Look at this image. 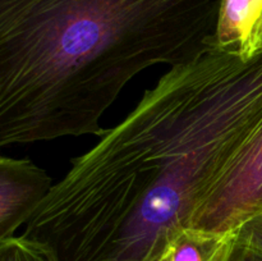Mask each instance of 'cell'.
<instances>
[{
  "label": "cell",
  "mask_w": 262,
  "mask_h": 261,
  "mask_svg": "<svg viewBox=\"0 0 262 261\" xmlns=\"http://www.w3.org/2000/svg\"><path fill=\"white\" fill-rule=\"evenodd\" d=\"M262 122V48L217 44L171 67L132 112L71 161L26 223L61 261H151Z\"/></svg>",
  "instance_id": "1"
},
{
  "label": "cell",
  "mask_w": 262,
  "mask_h": 261,
  "mask_svg": "<svg viewBox=\"0 0 262 261\" xmlns=\"http://www.w3.org/2000/svg\"><path fill=\"white\" fill-rule=\"evenodd\" d=\"M151 261H170V245Z\"/></svg>",
  "instance_id": "10"
},
{
  "label": "cell",
  "mask_w": 262,
  "mask_h": 261,
  "mask_svg": "<svg viewBox=\"0 0 262 261\" xmlns=\"http://www.w3.org/2000/svg\"><path fill=\"white\" fill-rule=\"evenodd\" d=\"M262 212V122L192 216L189 228L237 232Z\"/></svg>",
  "instance_id": "3"
},
{
  "label": "cell",
  "mask_w": 262,
  "mask_h": 261,
  "mask_svg": "<svg viewBox=\"0 0 262 261\" xmlns=\"http://www.w3.org/2000/svg\"><path fill=\"white\" fill-rule=\"evenodd\" d=\"M238 241L262 255V212L243 223L238 229Z\"/></svg>",
  "instance_id": "8"
},
{
  "label": "cell",
  "mask_w": 262,
  "mask_h": 261,
  "mask_svg": "<svg viewBox=\"0 0 262 261\" xmlns=\"http://www.w3.org/2000/svg\"><path fill=\"white\" fill-rule=\"evenodd\" d=\"M223 0H0V146L102 135L141 72L216 44Z\"/></svg>",
  "instance_id": "2"
},
{
  "label": "cell",
  "mask_w": 262,
  "mask_h": 261,
  "mask_svg": "<svg viewBox=\"0 0 262 261\" xmlns=\"http://www.w3.org/2000/svg\"><path fill=\"white\" fill-rule=\"evenodd\" d=\"M0 261H61L48 243L22 234L0 240Z\"/></svg>",
  "instance_id": "7"
},
{
  "label": "cell",
  "mask_w": 262,
  "mask_h": 261,
  "mask_svg": "<svg viewBox=\"0 0 262 261\" xmlns=\"http://www.w3.org/2000/svg\"><path fill=\"white\" fill-rule=\"evenodd\" d=\"M258 45H260V48H262V23L260 27V32H258Z\"/></svg>",
  "instance_id": "11"
},
{
  "label": "cell",
  "mask_w": 262,
  "mask_h": 261,
  "mask_svg": "<svg viewBox=\"0 0 262 261\" xmlns=\"http://www.w3.org/2000/svg\"><path fill=\"white\" fill-rule=\"evenodd\" d=\"M53 186L51 177L30 159L0 158V240L27 223Z\"/></svg>",
  "instance_id": "4"
},
{
  "label": "cell",
  "mask_w": 262,
  "mask_h": 261,
  "mask_svg": "<svg viewBox=\"0 0 262 261\" xmlns=\"http://www.w3.org/2000/svg\"><path fill=\"white\" fill-rule=\"evenodd\" d=\"M261 23L262 0H223L216 44L251 58L261 49L258 45Z\"/></svg>",
  "instance_id": "5"
},
{
  "label": "cell",
  "mask_w": 262,
  "mask_h": 261,
  "mask_svg": "<svg viewBox=\"0 0 262 261\" xmlns=\"http://www.w3.org/2000/svg\"><path fill=\"white\" fill-rule=\"evenodd\" d=\"M229 261H262V255L245 243L239 242L237 237V242L233 248Z\"/></svg>",
  "instance_id": "9"
},
{
  "label": "cell",
  "mask_w": 262,
  "mask_h": 261,
  "mask_svg": "<svg viewBox=\"0 0 262 261\" xmlns=\"http://www.w3.org/2000/svg\"><path fill=\"white\" fill-rule=\"evenodd\" d=\"M238 230L210 233L186 228L170 243V261H229Z\"/></svg>",
  "instance_id": "6"
}]
</instances>
